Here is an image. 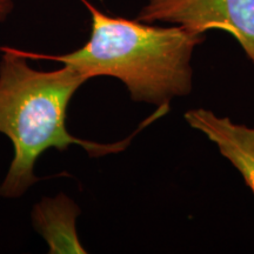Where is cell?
<instances>
[{
	"label": "cell",
	"mask_w": 254,
	"mask_h": 254,
	"mask_svg": "<svg viewBox=\"0 0 254 254\" xmlns=\"http://www.w3.org/2000/svg\"><path fill=\"white\" fill-rule=\"evenodd\" d=\"M86 5L92 17L90 39L74 52L49 58L72 66L86 80L99 75L119 79L133 100L159 107L190 93V59L204 33L110 17Z\"/></svg>",
	"instance_id": "6da1fadb"
},
{
	"label": "cell",
	"mask_w": 254,
	"mask_h": 254,
	"mask_svg": "<svg viewBox=\"0 0 254 254\" xmlns=\"http://www.w3.org/2000/svg\"><path fill=\"white\" fill-rule=\"evenodd\" d=\"M87 81L77 69L41 72L27 65L21 52L6 50L0 63V132L11 139L14 158L0 194L19 196L37 182L33 167L44 151H63L78 144L91 154L113 151L75 139L66 129V111L72 95Z\"/></svg>",
	"instance_id": "7a4b0ae2"
},
{
	"label": "cell",
	"mask_w": 254,
	"mask_h": 254,
	"mask_svg": "<svg viewBox=\"0 0 254 254\" xmlns=\"http://www.w3.org/2000/svg\"><path fill=\"white\" fill-rule=\"evenodd\" d=\"M136 20L178 25L204 34L225 31L254 63V0H148Z\"/></svg>",
	"instance_id": "3957f363"
},
{
	"label": "cell",
	"mask_w": 254,
	"mask_h": 254,
	"mask_svg": "<svg viewBox=\"0 0 254 254\" xmlns=\"http://www.w3.org/2000/svg\"><path fill=\"white\" fill-rule=\"evenodd\" d=\"M185 120L218 146L254 193V128L234 124L230 118L218 117L206 109L187 111Z\"/></svg>",
	"instance_id": "277c9868"
},
{
	"label": "cell",
	"mask_w": 254,
	"mask_h": 254,
	"mask_svg": "<svg viewBox=\"0 0 254 254\" xmlns=\"http://www.w3.org/2000/svg\"><path fill=\"white\" fill-rule=\"evenodd\" d=\"M13 9V0H0V21H4Z\"/></svg>",
	"instance_id": "5b68a950"
}]
</instances>
